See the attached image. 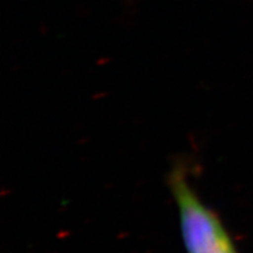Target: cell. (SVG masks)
<instances>
[{
    "label": "cell",
    "mask_w": 253,
    "mask_h": 253,
    "mask_svg": "<svg viewBox=\"0 0 253 253\" xmlns=\"http://www.w3.org/2000/svg\"><path fill=\"white\" fill-rule=\"evenodd\" d=\"M172 190L186 253H238L218 216L195 195L178 173L172 177Z\"/></svg>",
    "instance_id": "1"
}]
</instances>
